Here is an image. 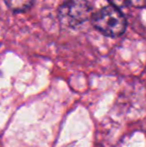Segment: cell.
Instances as JSON below:
<instances>
[{"instance_id": "1", "label": "cell", "mask_w": 146, "mask_h": 147, "mask_svg": "<svg viewBox=\"0 0 146 147\" xmlns=\"http://www.w3.org/2000/svg\"><path fill=\"white\" fill-rule=\"evenodd\" d=\"M95 29L108 37H119L125 32L127 26L126 18L115 6L108 5L100 8L90 18Z\"/></svg>"}, {"instance_id": "2", "label": "cell", "mask_w": 146, "mask_h": 147, "mask_svg": "<svg viewBox=\"0 0 146 147\" xmlns=\"http://www.w3.org/2000/svg\"><path fill=\"white\" fill-rule=\"evenodd\" d=\"M92 8L87 0H65L58 8V19L65 28L75 29L91 18Z\"/></svg>"}, {"instance_id": "3", "label": "cell", "mask_w": 146, "mask_h": 147, "mask_svg": "<svg viewBox=\"0 0 146 147\" xmlns=\"http://www.w3.org/2000/svg\"><path fill=\"white\" fill-rule=\"evenodd\" d=\"M6 6L13 12H24L33 4L34 0H4Z\"/></svg>"}, {"instance_id": "4", "label": "cell", "mask_w": 146, "mask_h": 147, "mask_svg": "<svg viewBox=\"0 0 146 147\" xmlns=\"http://www.w3.org/2000/svg\"><path fill=\"white\" fill-rule=\"evenodd\" d=\"M127 3H128V5L137 8L146 7V0H127Z\"/></svg>"}, {"instance_id": "5", "label": "cell", "mask_w": 146, "mask_h": 147, "mask_svg": "<svg viewBox=\"0 0 146 147\" xmlns=\"http://www.w3.org/2000/svg\"><path fill=\"white\" fill-rule=\"evenodd\" d=\"M107 1L110 2V5L115 6V7L119 8V9L128 5V3H127V0H107Z\"/></svg>"}]
</instances>
